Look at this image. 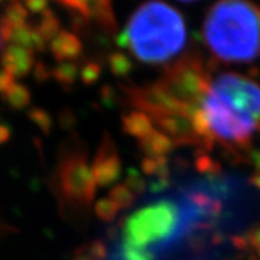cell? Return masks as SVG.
<instances>
[{
  "instance_id": "1",
  "label": "cell",
  "mask_w": 260,
  "mask_h": 260,
  "mask_svg": "<svg viewBox=\"0 0 260 260\" xmlns=\"http://www.w3.org/2000/svg\"><path fill=\"white\" fill-rule=\"evenodd\" d=\"M200 116L222 142L247 143L260 125V85L237 73H222L209 87Z\"/></svg>"
},
{
  "instance_id": "2",
  "label": "cell",
  "mask_w": 260,
  "mask_h": 260,
  "mask_svg": "<svg viewBox=\"0 0 260 260\" xmlns=\"http://www.w3.org/2000/svg\"><path fill=\"white\" fill-rule=\"evenodd\" d=\"M204 39L224 62L255 61L260 57V7L251 0H218L205 19Z\"/></svg>"
},
{
  "instance_id": "3",
  "label": "cell",
  "mask_w": 260,
  "mask_h": 260,
  "mask_svg": "<svg viewBox=\"0 0 260 260\" xmlns=\"http://www.w3.org/2000/svg\"><path fill=\"white\" fill-rule=\"evenodd\" d=\"M186 37L181 13L162 0H149L132 13L120 43L143 62L161 63L184 49Z\"/></svg>"
},
{
  "instance_id": "4",
  "label": "cell",
  "mask_w": 260,
  "mask_h": 260,
  "mask_svg": "<svg viewBox=\"0 0 260 260\" xmlns=\"http://www.w3.org/2000/svg\"><path fill=\"white\" fill-rule=\"evenodd\" d=\"M177 219L176 208L169 202L152 205L136 211L125 222L123 248L147 252V246L171 234Z\"/></svg>"
},
{
  "instance_id": "5",
  "label": "cell",
  "mask_w": 260,
  "mask_h": 260,
  "mask_svg": "<svg viewBox=\"0 0 260 260\" xmlns=\"http://www.w3.org/2000/svg\"><path fill=\"white\" fill-rule=\"evenodd\" d=\"M2 63L10 76H24L30 69V50L20 45L7 46L2 56Z\"/></svg>"
},
{
  "instance_id": "6",
  "label": "cell",
  "mask_w": 260,
  "mask_h": 260,
  "mask_svg": "<svg viewBox=\"0 0 260 260\" xmlns=\"http://www.w3.org/2000/svg\"><path fill=\"white\" fill-rule=\"evenodd\" d=\"M26 16H28V11L19 0H8L3 10V16L0 20V28L13 29L24 25Z\"/></svg>"
},
{
  "instance_id": "7",
  "label": "cell",
  "mask_w": 260,
  "mask_h": 260,
  "mask_svg": "<svg viewBox=\"0 0 260 260\" xmlns=\"http://www.w3.org/2000/svg\"><path fill=\"white\" fill-rule=\"evenodd\" d=\"M79 49H81V44H79L78 40L68 32L61 33L53 41V50L58 53V54H62V56H66V54H69V56L76 54V53L79 52Z\"/></svg>"
},
{
  "instance_id": "8",
  "label": "cell",
  "mask_w": 260,
  "mask_h": 260,
  "mask_svg": "<svg viewBox=\"0 0 260 260\" xmlns=\"http://www.w3.org/2000/svg\"><path fill=\"white\" fill-rule=\"evenodd\" d=\"M58 30V21L57 19L52 15L50 11H45L44 12V17L41 19L39 24V30L40 36L43 39H50L57 33Z\"/></svg>"
},
{
  "instance_id": "9",
  "label": "cell",
  "mask_w": 260,
  "mask_h": 260,
  "mask_svg": "<svg viewBox=\"0 0 260 260\" xmlns=\"http://www.w3.org/2000/svg\"><path fill=\"white\" fill-rule=\"evenodd\" d=\"M6 99L15 107H21L23 105L26 103V95L25 89L20 87V86H11L10 89L6 91Z\"/></svg>"
},
{
  "instance_id": "10",
  "label": "cell",
  "mask_w": 260,
  "mask_h": 260,
  "mask_svg": "<svg viewBox=\"0 0 260 260\" xmlns=\"http://www.w3.org/2000/svg\"><path fill=\"white\" fill-rule=\"evenodd\" d=\"M26 10L33 13L45 12L46 6H48V0H24Z\"/></svg>"
},
{
  "instance_id": "11",
  "label": "cell",
  "mask_w": 260,
  "mask_h": 260,
  "mask_svg": "<svg viewBox=\"0 0 260 260\" xmlns=\"http://www.w3.org/2000/svg\"><path fill=\"white\" fill-rule=\"evenodd\" d=\"M7 136H8V131H7L6 128H3L2 125H0V143L4 142L7 139Z\"/></svg>"
},
{
  "instance_id": "12",
  "label": "cell",
  "mask_w": 260,
  "mask_h": 260,
  "mask_svg": "<svg viewBox=\"0 0 260 260\" xmlns=\"http://www.w3.org/2000/svg\"><path fill=\"white\" fill-rule=\"evenodd\" d=\"M254 243L256 244V247H257V248H260V231H257L256 234H255Z\"/></svg>"
},
{
  "instance_id": "13",
  "label": "cell",
  "mask_w": 260,
  "mask_h": 260,
  "mask_svg": "<svg viewBox=\"0 0 260 260\" xmlns=\"http://www.w3.org/2000/svg\"><path fill=\"white\" fill-rule=\"evenodd\" d=\"M255 182H256V185L260 188V176H257V177H255Z\"/></svg>"
},
{
  "instance_id": "14",
  "label": "cell",
  "mask_w": 260,
  "mask_h": 260,
  "mask_svg": "<svg viewBox=\"0 0 260 260\" xmlns=\"http://www.w3.org/2000/svg\"><path fill=\"white\" fill-rule=\"evenodd\" d=\"M181 2H194V0H181Z\"/></svg>"
},
{
  "instance_id": "15",
  "label": "cell",
  "mask_w": 260,
  "mask_h": 260,
  "mask_svg": "<svg viewBox=\"0 0 260 260\" xmlns=\"http://www.w3.org/2000/svg\"><path fill=\"white\" fill-rule=\"evenodd\" d=\"M3 2H4V0H0V4H2V3H3Z\"/></svg>"
}]
</instances>
